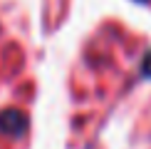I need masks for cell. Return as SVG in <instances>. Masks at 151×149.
Returning a JSON list of instances; mask_svg holds the SVG:
<instances>
[{
  "instance_id": "6da1fadb",
  "label": "cell",
  "mask_w": 151,
  "mask_h": 149,
  "mask_svg": "<svg viewBox=\"0 0 151 149\" xmlns=\"http://www.w3.org/2000/svg\"><path fill=\"white\" fill-rule=\"evenodd\" d=\"M25 127H27V117L20 114L17 109H8L0 114V129H3L8 137H17L25 132Z\"/></svg>"
},
{
  "instance_id": "7a4b0ae2",
  "label": "cell",
  "mask_w": 151,
  "mask_h": 149,
  "mask_svg": "<svg viewBox=\"0 0 151 149\" xmlns=\"http://www.w3.org/2000/svg\"><path fill=\"white\" fill-rule=\"evenodd\" d=\"M141 74H144V77H151V52L144 57V70H141Z\"/></svg>"
},
{
  "instance_id": "3957f363",
  "label": "cell",
  "mask_w": 151,
  "mask_h": 149,
  "mask_svg": "<svg viewBox=\"0 0 151 149\" xmlns=\"http://www.w3.org/2000/svg\"><path fill=\"white\" fill-rule=\"evenodd\" d=\"M141 3H146V0H141Z\"/></svg>"
}]
</instances>
